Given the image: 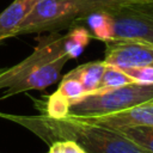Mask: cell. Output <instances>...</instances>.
Listing matches in <instances>:
<instances>
[{
	"label": "cell",
	"instance_id": "6da1fadb",
	"mask_svg": "<svg viewBox=\"0 0 153 153\" xmlns=\"http://www.w3.org/2000/svg\"><path fill=\"white\" fill-rule=\"evenodd\" d=\"M0 117L23 126L49 145L57 140H73L87 153H151L116 129L76 117L53 118L43 114L24 116L2 112Z\"/></svg>",
	"mask_w": 153,
	"mask_h": 153
},
{
	"label": "cell",
	"instance_id": "7a4b0ae2",
	"mask_svg": "<svg viewBox=\"0 0 153 153\" xmlns=\"http://www.w3.org/2000/svg\"><path fill=\"white\" fill-rule=\"evenodd\" d=\"M68 60L63 49V36L50 33L42 37L31 55L0 74V90H5L1 98L53 85Z\"/></svg>",
	"mask_w": 153,
	"mask_h": 153
},
{
	"label": "cell",
	"instance_id": "3957f363",
	"mask_svg": "<svg viewBox=\"0 0 153 153\" xmlns=\"http://www.w3.org/2000/svg\"><path fill=\"white\" fill-rule=\"evenodd\" d=\"M153 99V84H129L126 86L96 91L85 94L68 108L69 117L92 118L123 111Z\"/></svg>",
	"mask_w": 153,
	"mask_h": 153
},
{
	"label": "cell",
	"instance_id": "277c9868",
	"mask_svg": "<svg viewBox=\"0 0 153 153\" xmlns=\"http://www.w3.org/2000/svg\"><path fill=\"white\" fill-rule=\"evenodd\" d=\"M82 19V0H36L16 36L63 29Z\"/></svg>",
	"mask_w": 153,
	"mask_h": 153
},
{
	"label": "cell",
	"instance_id": "5b68a950",
	"mask_svg": "<svg viewBox=\"0 0 153 153\" xmlns=\"http://www.w3.org/2000/svg\"><path fill=\"white\" fill-rule=\"evenodd\" d=\"M110 17V41L133 39L153 45V2H140L112 12Z\"/></svg>",
	"mask_w": 153,
	"mask_h": 153
},
{
	"label": "cell",
	"instance_id": "8992f818",
	"mask_svg": "<svg viewBox=\"0 0 153 153\" xmlns=\"http://www.w3.org/2000/svg\"><path fill=\"white\" fill-rule=\"evenodd\" d=\"M104 62L120 69L153 65V45L133 39L106 42Z\"/></svg>",
	"mask_w": 153,
	"mask_h": 153
},
{
	"label": "cell",
	"instance_id": "52a82bcc",
	"mask_svg": "<svg viewBox=\"0 0 153 153\" xmlns=\"http://www.w3.org/2000/svg\"><path fill=\"white\" fill-rule=\"evenodd\" d=\"M81 120L116 130L134 127H153V99L111 115Z\"/></svg>",
	"mask_w": 153,
	"mask_h": 153
},
{
	"label": "cell",
	"instance_id": "ba28073f",
	"mask_svg": "<svg viewBox=\"0 0 153 153\" xmlns=\"http://www.w3.org/2000/svg\"><path fill=\"white\" fill-rule=\"evenodd\" d=\"M36 0H14L0 13V42L16 37L17 31Z\"/></svg>",
	"mask_w": 153,
	"mask_h": 153
},
{
	"label": "cell",
	"instance_id": "9c48e42d",
	"mask_svg": "<svg viewBox=\"0 0 153 153\" xmlns=\"http://www.w3.org/2000/svg\"><path fill=\"white\" fill-rule=\"evenodd\" d=\"M105 68H106V63L104 62V60L92 61L76 67L75 69L71 71V73L80 80L87 94L96 92L98 90Z\"/></svg>",
	"mask_w": 153,
	"mask_h": 153
},
{
	"label": "cell",
	"instance_id": "30bf717a",
	"mask_svg": "<svg viewBox=\"0 0 153 153\" xmlns=\"http://www.w3.org/2000/svg\"><path fill=\"white\" fill-rule=\"evenodd\" d=\"M92 35L90 30L85 27H74L67 35L63 36V49L69 59L78 57L90 43Z\"/></svg>",
	"mask_w": 153,
	"mask_h": 153
},
{
	"label": "cell",
	"instance_id": "8fae6325",
	"mask_svg": "<svg viewBox=\"0 0 153 153\" xmlns=\"http://www.w3.org/2000/svg\"><path fill=\"white\" fill-rule=\"evenodd\" d=\"M53 94L56 96L57 98H60L66 104L71 105L72 103L81 99L86 94V91H85L82 84L80 82V80L69 72L68 74L65 75L57 91L54 92Z\"/></svg>",
	"mask_w": 153,
	"mask_h": 153
},
{
	"label": "cell",
	"instance_id": "7c38bea8",
	"mask_svg": "<svg viewBox=\"0 0 153 153\" xmlns=\"http://www.w3.org/2000/svg\"><path fill=\"white\" fill-rule=\"evenodd\" d=\"M146 0H82L84 5V19L93 12H112L130 5L145 2Z\"/></svg>",
	"mask_w": 153,
	"mask_h": 153
},
{
	"label": "cell",
	"instance_id": "4fadbf2b",
	"mask_svg": "<svg viewBox=\"0 0 153 153\" xmlns=\"http://www.w3.org/2000/svg\"><path fill=\"white\" fill-rule=\"evenodd\" d=\"M135 81L122 69L109 66L106 65V68L104 71V74L102 76L99 87L97 91H103V90H110V88H116L121 86H126L129 84H134Z\"/></svg>",
	"mask_w": 153,
	"mask_h": 153
},
{
	"label": "cell",
	"instance_id": "5bb4252c",
	"mask_svg": "<svg viewBox=\"0 0 153 153\" xmlns=\"http://www.w3.org/2000/svg\"><path fill=\"white\" fill-rule=\"evenodd\" d=\"M127 137L153 153V127H134L118 130Z\"/></svg>",
	"mask_w": 153,
	"mask_h": 153
},
{
	"label": "cell",
	"instance_id": "9a60e30c",
	"mask_svg": "<svg viewBox=\"0 0 153 153\" xmlns=\"http://www.w3.org/2000/svg\"><path fill=\"white\" fill-rule=\"evenodd\" d=\"M122 71H124L137 84H145V85L153 84V65L136 67V68H128Z\"/></svg>",
	"mask_w": 153,
	"mask_h": 153
},
{
	"label": "cell",
	"instance_id": "2e32d148",
	"mask_svg": "<svg viewBox=\"0 0 153 153\" xmlns=\"http://www.w3.org/2000/svg\"><path fill=\"white\" fill-rule=\"evenodd\" d=\"M48 153H87L73 140H57L50 143Z\"/></svg>",
	"mask_w": 153,
	"mask_h": 153
},
{
	"label": "cell",
	"instance_id": "e0dca14e",
	"mask_svg": "<svg viewBox=\"0 0 153 153\" xmlns=\"http://www.w3.org/2000/svg\"><path fill=\"white\" fill-rule=\"evenodd\" d=\"M5 69H6V68H0V74H1V73H2Z\"/></svg>",
	"mask_w": 153,
	"mask_h": 153
},
{
	"label": "cell",
	"instance_id": "ac0fdd59",
	"mask_svg": "<svg viewBox=\"0 0 153 153\" xmlns=\"http://www.w3.org/2000/svg\"><path fill=\"white\" fill-rule=\"evenodd\" d=\"M146 1H148V2H153V0H146Z\"/></svg>",
	"mask_w": 153,
	"mask_h": 153
}]
</instances>
